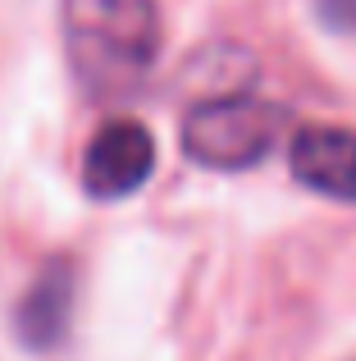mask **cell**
Masks as SVG:
<instances>
[{"label": "cell", "instance_id": "obj_2", "mask_svg": "<svg viewBox=\"0 0 356 361\" xmlns=\"http://www.w3.org/2000/svg\"><path fill=\"white\" fill-rule=\"evenodd\" d=\"M288 128V110L251 92H220L187 110L183 151L205 169H251L279 147Z\"/></svg>", "mask_w": 356, "mask_h": 361}, {"label": "cell", "instance_id": "obj_6", "mask_svg": "<svg viewBox=\"0 0 356 361\" xmlns=\"http://www.w3.org/2000/svg\"><path fill=\"white\" fill-rule=\"evenodd\" d=\"M315 14L329 32H343V37L356 32V0H315Z\"/></svg>", "mask_w": 356, "mask_h": 361}, {"label": "cell", "instance_id": "obj_4", "mask_svg": "<svg viewBox=\"0 0 356 361\" xmlns=\"http://www.w3.org/2000/svg\"><path fill=\"white\" fill-rule=\"evenodd\" d=\"M288 169L302 188L356 206V133L338 123H302L288 142Z\"/></svg>", "mask_w": 356, "mask_h": 361}, {"label": "cell", "instance_id": "obj_3", "mask_svg": "<svg viewBox=\"0 0 356 361\" xmlns=\"http://www.w3.org/2000/svg\"><path fill=\"white\" fill-rule=\"evenodd\" d=\"M151 169H155L151 128L137 119H110L91 133L78 174L96 202H115V197H133L151 178Z\"/></svg>", "mask_w": 356, "mask_h": 361}, {"label": "cell", "instance_id": "obj_5", "mask_svg": "<svg viewBox=\"0 0 356 361\" xmlns=\"http://www.w3.org/2000/svg\"><path fill=\"white\" fill-rule=\"evenodd\" d=\"M73 293H78V274L64 256L46 261L37 270V279L27 283V293L18 298L14 307V329H18V343L32 348V353H46V348L64 343L73 325Z\"/></svg>", "mask_w": 356, "mask_h": 361}, {"label": "cell", "instance_id": "obj_1", "mask_svg": "<svg viewBox=\"0 0 356 361\" xmlns=\"http://www.w3.org/2000/svg\"><path fill=\"white\" fill-rule=\"evenodd\" d=\"M64 55L82 87L110 97L146 78L160 55V5L155 0H60Z\"/></svg>", "mask_w": 356, "mask_h": 361}]
</instances>
